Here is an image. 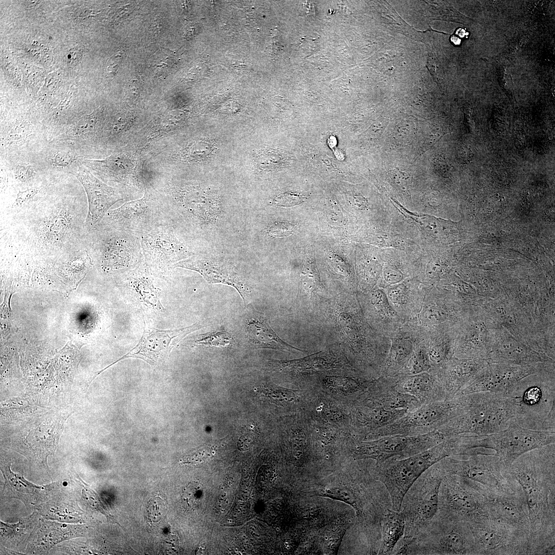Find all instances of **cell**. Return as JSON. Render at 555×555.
Segmentation results:
<instances>
[{
	"mask_svg": "<svg viewBox=\"0 0 555 555\" xmlns=\"http://www.w3.org/2000/svg\"><path fill=\"white\" fill-rule=\"evenodd\" d=\"M553 443H555L554 431L528 429L512 420L506 428L489 435H457L455 455H464L468 450L476 448L492 450L507 466L525 453Z\"/></svg>",
	"mask_w": 555,
	"mask_h": 555,
	"instance_id": "obj_4",
	"label": "cell"
},
{
	"mask_svg": "<svg viewBox=\"0 0 555 555\" xmlns=\"http://www.w3.org/2000/svg\"><path fill=\"white\" fill-rule=\"evenodd\" d=\"M320 495L349 505L355 510L357 515L363 517L365 497L359 489L348 486L330 487L322 490Z\"/></svg>",
	"mask_w": 555,
	"mask_h": 555,
	"instance_id": "obj_29",
	"label": "cell"
},
{
	"mask_svg": "<svg viewBox=\"0 0 555 555\" xmlns=\"http://www.w3.org/2000/svg\"><path fill=\"white\" fill-rule=\"evenodd\" d=\"M485 491V488L470 480L445 473L437 514L468 523L490 518Z\"/></svg>",
	"mask_w": 555,
	"mask_h": 555,
	"instance_id": "obj_7",
	"label": "cell"
},
{
	"mask_svg": "<svg viewBox=\"0 0 555 555\" xmlns=\"http://www.w3.org/2000/svg\"><path fill=\"white\" fill-rule=\"evenodd\" d=\"M391 176L395 184L402 190L409 191L411 181L408 174L401 171L394 170L391 172Z\"/></svg>",
	"mask_w": 555,
	"mask_h": 555,
	"instance_id": "obj_42",
	"label": "cell"
},
{
	"mask_svg": "<svg viewBox=\"0 0 555 555\" xmlns=\"http://www.w3.org/2000/svg\"><path fill=\"white\" fill-rule=\"evenodd\" d=\"M63 428L64 423L60 422L42 423L29 432L26 442L32 452L46 462L49 455L54 454Z\"/></svg>",
	"mask_w": 555,
	"mask_h": 555,
	"instance_id": "obj_26",
	"label": "cell"
},
{
	"mask_svg": "<svg viewBox=\"0 0 555 555\" xmlns=\"http://www.w3.org/2000/svg\"><path fill=\"white\" fill-rule=\"evenodd\" d=\"M214 450L209 447H205L197 451L193 454L188 456L187 461L191 463H198L205 461L213 456Z\"/></svg>",
	"mask_w": 555,
	"mask_h": 555,
	"instance_id": "obj_45",
	"label": "cell"
},
{
	"mask_svg": "<svg viewBox=\"0 0 555 555\" xmlns=\"http://www.w3.org/2000/svg\"><path fill=\"white\" fill-rule=\"evenodd\" d=\"M297 226L287 221H276L272 223L268 228V234L274 237H287L292 234Z\"/></svg>",
	"mask_w": 555,
	"mask_h": 555,
	"instance_id": "obj_36",
	"label": "cell"
},
{
	"mask_svg": "<svg viewBox=\"0 0 555 555\" xmlns=\"http://www.w3.org/2000/svg\"><path fill=\"white\" fill-rule=\"evenodd\" d=\"M393 554L474 555V541L468 522L436 514L418 534L402 538Z\"/></svg>",
	"mask_w": 555,
	"mask_h": 555,
	"instance_id": "obj_3",
	"label": "cell"
},
{
	"mask_svg": "<svg viewBox=\"0 0 555 555\" xmlns=\"http://www.w3.org/2000/svg\"><path fill=\"white\" fill-rule=\"evenodd\" d=\"M82 51L81 48L74 47L69 50L67 55L68 65L69 67L76 66L81 60Z\"/></svg>",
	"mask_w": 555,
	"mask_h": 555,
	"instance_id": "obj_47",
	"label": "cell"
},
{
	"mask_svg": "<svg viewBox=\"0 0 555 555\" xmlns=\"http://www.w3.org/2000/svg\"><path fill=\"white\" fill-rule=\"evenodd\" d=\"M38 192L39 189L35 188L23 191H19L14 202V206L18 208L27 203L36 195Z\"/></svg>",
	"mask_w": 555,
	"mask_h": 555,
	"instance_id": "obj_46",
	"label": "cell"
},
{
	"mask_svg": "<svg viewBox=\"0 0 555 555\" xmlns=\"http://www.w3.org/2000/svg\"><path fill=\"white\" fill-rule=\"evenodd\" d=\"M432 368V366L428 354L427 348L417 347L415 349L401 376L417 374L428 372Z\"/></svg>",
	"mask_w": 555,
	"mask_h": 555,
	"instance_id": "obj_31",
	"label": "cell"
},
{
	"mask_svg": "<svg viewBox=\"0 0 555 555\" xmlns=\"http://www.w3.org/2000/svg\"><path fill=\"white\" fill-rule=\"evenodd\" d=\"M394 378V387L397 391L414 396L419 400L421 405L446 400L435 369L432 368L428 372Z\"/></svg>",
	"mask_w": 555,
	"mask_h": 555,
	"instance_id": "obj_22",
	"label": "cell"
},
{
	"mask_svg": "<svg viewBox=\"0 0 555 555\" xmlns=\"http://www.w3.org/2000/svg\"><path fill=\"white\" fill-rule=\"evenodd\" d=\"M462 413L438 431L446 438L468 434L483 436L506 428L516 415L513 397L502 393L488 392L462 395Z\"/></svg>",
	"mask_w": 555,
	"mask_h": 555,
	"instance_id": "obj_2",
	"label": "cell"
},
{
	"mask_svg": "<svg viewBox=\"0 0 555 555\" xmlns=\"http://www.w3.org/2000/svg\"><path fill=\"white\" fill-rule=\"evenodd\" d=\"M485 494L490 517L527 535L530 541L531 527L525 496L495 494L487 489Z\"/></svg>",
	"mask_w": 555,
	"mask_h": 555,
	"instance_id": "obj_18",
	"label": "cell"
},
{
	"mask_svg": "<svg viewBox=\"0 0 555 555\" xmlns=\"http://www.w3.org/2000/svg\"><path fill=\"white\" fill-rule=\"evenodd\" d=\"M388 297L391 302L395 305H400L406 303L405 287L398 285L388 291Z\"/></svg>",
	"mask_w": 555,
	"mask_h": 555,
	"instance_id": "obj_44",
	"label": "cell"
},
{
	"mask_svg": "<svg viewBox=\"0 0 555 555\" xmlns=\"http://www.w3.org/2000/svg\"><path fill=\"white\" fill-rule=\"evenodd\" d=\"M407 413L387 408L370 394L354 405L351 420L358 436L363 440L372 433L394 422Z\"/></svg>",
	"mask_w": 555,
	"mask_h": 555,
	"instance_id": "obj_19",
	"label": "cell"
},
{
	"mask_svg": "<svg viewBox=\"0 0 555 555\" xmlns=\"http://www.w3.org/2000/svg\"><path fill=\"white\" fill-rule=\"evenodd\" d=\"M301 278L304 288L308 292H312L319 286L318 275L313 264H307L304 266Z\"/></svg>",
	"mask_w": 555,
	"mask_h": 555,
	"instance_id": "obj_35",
	"label": "cell"
},
{
	"mask_svg": "<svg viewBox=\"0 0 555 555\" xmlns=\"http://www.w3.org/2000/svg\"><path fill=\"white\" fill-rule=\"evenodd\" d=\"M445 474L439 461L422 473L405 494L400 510L405 521L403 538L416 536L437 514Z\"/></svg>",
	"mask_w": 555,
	"mask_h": 555,
	"instance_id": "obj_6",
	"label": "cell"
},
{
	"mask_svg": "<svg viewBox=\"0 0 555 555\" xmlns=\"http://www.w3.org/2000/svg\"><path fill=\"white\" fill-rule=\"evenodd\" d=\"M520 381L508 394L516 404L513 421L523 427L542 431L543 422L555 405L554 383L524 385Z\"/></svg>",
	"mask_w": 555,
	"mask_h": 555,
	"instance_id": "obj_11",
	"label": "cell"
},
{
	"mask_svg": "<svg viewBox=\"0 0 555 555\" xmlns=\"http://www.w3.org/2000/svg\"><path fill=\"white\" fill-rule=\"evenodd\" d=\"M153 196L145 187L142 197L108 210L102 219H106L107 224L118 230L142 235L155 226L159 216V205Z\"/></svg>",
	"mask_w": 555,
	"mask_h": 555,
	"instance_id": "obj_13",
	"label": "cell"
},
{
	"mask_svg": "<svg viewBox=\"0 0 555 555\" xmlns=\"http://www.w3.org/2000/svg\"><path fill=\"white\" fill-rule=\"evenodd\" d=\"M464 406L463 395L421 405L394 422L372 433L364 440L393 435L415 436L438 431L460 414Z\"/></svg>",
	"mask_w": 555,
	"mask_h": 555,
	"instance_id": "obj_8",
	"label": "cell"
},
{
	"mask_svg": "<svg viewBox=\"0 0 555 555\" xmlns=\"http://www.w3.org/2000/svg\"><path fill=\"white\" fill-rule=\"evenodd\" d=\"M232 337L225 330H218L196 336L194 343L197 345L225 347L231 344Z\"/></svg>",
	"mask_w": 555,
	"mask_h": 555,
	"instance_id": "obj_32",
	"label": "cell"
},
{
	"mask_svg": "<svg viewBox=\"0 0 555 555\" xmlns=\"http://www.w3.org/2000/svg\"><path fill=\"white\" fill-rule=\"evenodd\" d=\"M81 164L106 181L126 184L140 179V162L131 152H117L102 160L83 159Z\"/></svg>",
	"mask_w": 555,
	"mask_h": 555,
	"instance_id": "obj_17",
	"label": "cell"
},
{
	"mask_svg": "<svg viewBox=\"0 0 555 555\" xmlns=\"http://www.w3.org/2000/svg\"><path fill=\"white\" fill-rule=\"evenodd\" d=\"M183 207L198 219L206 223H214L221 213L218 202L210 195L197 188L175 193Z\"/></svg>",
	"mask_w": 555,
	"mask_h": 555,
	"instance_id": "obj_24",
	"label": "cell"
},
{
	"mask_svg": "<svg viewBox=\"0 0 555 555\" xmlns=\"http://www.w3.org/2000/svg\"><path fill=\"white\" fill-rule=\"evenodd\" d=\"M474 541V555L531 554L530 539L496 520L468 523Z\"/></svg>",
	"mask_w": 555,
	"mask_h": 555,
	"instance_id": "obj_10",
	"label": "cell"
},
{
	"mask_svg": "<svg viewBox=\"0 0 555 555\" xmlns=\"http://www.w3.org/2000/svg\"><path fill=\"white\" fill-rule=\"evenodd\" d=\"M438 431L415 435H393L357 442L353 452L356 459H371L376 463L388 459H403L424 451L443 441Z\"/></svg>",
	"mask_w": 555,
	"mask_h": 555,
	"instance_id": "obj_9",
	"label": "cell"
},
{
	"mask_svg": "<svg viewBox=\"0 0 555 555\" xmlns=\"http://www.w3.org/2000/svg\"><path fill=\"white\" fill-rule=\"evenodd\" d=\"M247 332L250 342L255 348L305 352L281 339L270 326L267 319L258 313L248 320Z\"/></svg>",
	"mask_w": 555,
	"mask_h": 555,
	"instance_id": "obj_25",
	"label": "cell"
},
{
	"mask_svg": "<svg viewBox=\"0 0 555 555\" xmlns=\"http://www.w3.org/2000/svg\"><path fill=\"white\" fill-rule=\"evenodd\" d=\"M386 281L390 283H396L400 280L401 275L400 272L393 269L386 270L384 273Z\"/></svg>",
	"mask_w": 555,
	"mask_h": 555,
	"instance_id": "obj_49",
	"label": "cell"
},
{
	"mask_svg": "<svg viewBox=\"0 0 555 555\" xmlns=\"http://www.w3.org/2000/svg\"><path fill=\"white\" fill-rule=\"evenodd\" d=\"M202 494V487L197 482H192L184 487L182 493V499L190 508L197 505Z\"/></svg>",
	"mask_w": 555,
	"mask_h": 555,
	"instance_id": "obj_34",
	"label": "cell"
},
{
	"mask_svg": "<svg viewBox=\"0 0 555 555\" xmlns=\"http://www.w3.org/2000/svg\"><path fill=\"white\" fill-rule=\"evenodd\" d=\"M504 474L520 486L531 527V554L555 553V445L520 456L504 466Z\"/></svg>",
	"mask_w": 555,
	"mask_h": 555,
	"instance_id": "obj_1",
	"label": "cell"
},
{
	"mask_svg": "<svg viewBox=\"0 0 555 555\" xmlns=\"http://www.w3.org/2000/svg\"><path fill=\"white\" fill-rule=\"evenodd\" d=\"M450 40L455 45H459L461 42V40L455 34L451 36Z\"/></svg>",
	"mask_w": 555,
	"mask_h": 555,
	"instance_id": "obj_51",
	"label": "cell"
},
{
	"mask_svg": "<svg viewBox=\"0 0 555 555\" xmlns=\"http://www.w3.org/2000/svg\"><path fill=\"white\" fill-rule=\"evenodd\" d=\"M435 168L442 174H449L450 171V165L446 160L442 158H438L435 162Z\"/></svg>",
	"mask_w": 555,
	"mask_h": 555,
	"instance_id": "obj_48",
	"label": "cell"
},
{
	"mask_svg": "<svg viewBox=\"0 0 555 555\" xmlns=\"http://www.w3.org/2000/svg\"><path fill=\"white\" fill-rule=\"evenodd\" d=\"M321 413L324 420L330 423H337L343 419L341 411L332 404H325L321 407Z\"/></svg>",
	"mask_w": 555,
	"mask_h": 555,
	"instance_id": "obj_41",
	"label": "cell"
},
{
	"mask_svg": "<svg viewBox=\"0 0 555 555\" xmlns=\"http://www.w3.org/2000/svg\"><path fill=\"white\" fill-rule=\"evenodd\" d=\"M184 121L183 113L179 112L163 120L160 125H158V129L162 133H168L179 128L182 125Z\"/></svg>",
	"mask_w": 555,
	"mask_h": 555,
	"instance_id": "obj_39",
	"label": "cell"
},
{
	"mask_svg": "<svg viewBox=\"0 0 555 555\" xmlns=\"http://www.w3.org/2000/svg\"><path fill=\"white\" fill-rule=\"evenodd\" d=\"M33 170L31 166L26 163L18 164L15 170V177L22 182H26L30 180L33 177Z\"/></svg>",
	"mask_w": 555,
	"mask_h": 555,
	"instance_id": "obj_43",
	"label": "cell"
},
{
	"mask_svg": "<svg viewBox=\"0 0 555 555\" xmlns=\"http://www.w3.org/2000/svg\"><path fill=\"white\" fill-rule=\"evenodd\" d=\"M375 476L386 488L392 509L400 511L403 497L416 479L427 470L419 454L403 459H388L375 464Z\"/></svg>",
	"mask_w": 555,
	"mask_h": 555,
	"instance_id": "obj_12",
	"label": "cell"
},
{
	"mask_svg": "<svg viewBox=\"0 0 555 555\" xmlns=\"http://www.w3.org/2000/svg\"><path fill=\"white\" fill-rule=\"evenodd\" d=\"M305 199V197L299 194L286 193L276 196L273 203L278 206L291 207L302 203Z\"/></svg>",
	"mask_w": 555,
	"mask_h": 555,
	"instance_id": "obj_38",
	"label": "cell"
},
{
	"mask_svg": "<svg viewBox=\"0 0 555 555\" xmlns=\"http://www.w3.org/2000/svg\"><path fill=\"white\" fill-rule=\"evenodd\" d=\"M174 267L184 268L197 271L209 283H221L231 286L237 290L245 305L248 301L250 293L248 287L229 265L191 256L178 262Z\"/></svg>",
	"mask_w": 555,
	"mask_h": 555,
	"instance_id": "obj_20",
	"label": "cell"
},
{
	"mask_svg": "<svg viewBox=\"0 0 555 555\" xmlns=\"http://www.w3.org/2000/svg\"><path fill=\"white\" fill-rule=\"evenodd\" d=\"M104 249L103 262L106 267L118 269L129 264L134 255L137 254L134 245L124 239L112 240Z\"/></svg>",
	"mask_w": 555,
	"mask_h": 555,
	"instance_id": "obj_28",
	"label": "cell"
},
{
	"mask_svg": "<svg viewBox=\"0 0 555 555\" xmlns=\"http://www.w3.org/2000/svg\"><path fill=\"white\" fill-rule=\"evenodd\" d=\"M209 147L205 142L197 141L184 149V157L193 161L199 160L207 154Z\"/></svg>",
	"mask_w": 555,
	"mask_h": 555,
	"instance_id": "obj_37",
	"label": "cell"
},
{
	"mask_svg": "<svg viewBox=\"0 0 555 555\" xmlns=\"http://www.w3.org/2000/svg\"><path fill=\"white\" fill-rule=\"evenodd\" d=\"M71 173L81 182L86 192L88 212L85 225L87 228H92L101 221L114 204L124 198L117 189L98 179L82 164L77 165Z\"/></svg>",
	"mask_w": 555,
	"mask_h": 555,
	"instance_id": "obj_16",
	"label": "cell"
},
{
	"mask_svg": "<svg viewBox=\"0 0 555 555\" xmlns=\"http://www.w3.org/2000/svg\"><path fill=\"white\" fill-rule=\"evenodd\" d=\"M531 369L496 367L489 369L472 378L457 395L477 392H493L508 394Z\"/></svg>",
	"mask_w": 555,
	"mask_h": 555,
	"instance_id": "obj_21",
	"label": "cell"
},
{
	"mask_svg": "<svg viewBox=\"0 0 555 555\" xmlns=\"http://www.w3.org/2000/svg\"><path fill=\"white\" fill-rule=\"evenodd\" d=\"M439 461L445 473L467 478L493 493L524 496L516 481L505 475L504 465L494 452L452 455Z\"/></svg>",
	"mask_w": 555,
	"mask_h": 555,
	"instance_id": "obj_5",
	"label": "cell"
},
{
	"mask_svg": "<svg viewBox=\"0 0 555 555\" xmlns=\"http://www.w3.org/2000/svg\"><path fill=\"white\" fill-rule=\"evenodd\" d=\"M202 327L199 323H195L188 327L170 330L145 327L137 344L115 363L124 359L136 358L154 364L166 358L184 337Z\"/></svg>",
	"mask_w": 555,
	"mask_h": 555,
	"instance_id": "obj_15",
	"label": "cell"
},
{
	"mask_svg": "<svg viewBox=\"0 0 555 555\" xmlns=\"http://www.w3.org/2000/svg\"><path fill=\"white\" fill-rule=\"evenodd\" d=\"M405 526V518L401 511L392 509L388 511L382 522L379 554H392L396 544L404 535Z\"/></svg>",
	"mask_w": 555,
	"mask_h": 555,
	"instance_id": "obj_27",
	"label": "cell"
},
{
	"mask_svg": "<svg viewBox=\"0 0 555 555\" xmlns=\"http://www.w3.org/2000/svg\"><path fill=\"white\" fill-rule=\"evenodd\" d=\"M83 160L79 159L76 154L71 152L61 151L55 154L53 157V163L58 167H68L72 164L81 162Z\"/></svg>",
	"mask_w": 555,
	"mask_h": 555,
	"instance_id": "obj_40",
	"label": "cell"
},
{
	"mask_svg": "<svg viewBox=\"0 0 555 555\" xmlns=\"http://www.w3.org/2000/svg\"><path fill=\"white\" fill-rule=\"evenodd\" d=\"M98 118L94 110L89 115H85L72 126V134L75 136H84L92 134L97 129Z\"/></svg>",
	"mask_w": 555,
	"mask_h": 555,
	"instance_id": "obj_33",
	"label": "cell"
},
{
	"mask_svg": "<svg viewBox=\"0 0 555 555\" xmlns=\"http://www.w3.org/2000/svg\"><path fill=\"white\" fill-rule=\"evenodd\" d=\"M455 35L457 36L459 38H465L467 39L469 35V32L467 30L466 28H458L457 29L455 32Z\"/></svg>",
	"mask_w": 555,
	"mask_h": 555,
	"instance_id": "obj_50",
	"label": "cell"
},
{
	"mask_svg": "<svg viewBox=\"0 0 555 555\" xmlns=\"http://www.w3.org/2000/svg\"><path fill=\"white\" fill-rule=\"evenodd\" d=\"M131 283L146 303L159 309H163L158 298L159 290L154 286L150 278L145 275L132 278Z\"/></svg>",
	"mask_w": 555,
	"mask_h": 555,
	"instance_id": "obj_30",
	"label": "cell"
},
{
	"mask_svg": "<svg viewBox=\"0 0 555 555\" xmlns=\"http://www.w3.org/2000/svg\"><path fill=\"white\" fill-rule=\"evenodd\" d=\"M450 363L436 370L446 400L453 399L467 384L477 366L476 363L466 361Z\"/></svg>",
	"mask_w": 555,
	"mask_h": 555,
	"instance_id": "obj_23",
	"label": "cell"
},
{
	"mask_svg": "<svg viewBox=\"0 0 555 555\" xmlns=\"http://www.w3.org/2000/svg\"><path fill=\"white\" fill-rule=\"evenodd\" d=\"M143 255L150 263L166 268L189 258L193 253L178 239L172 230L154 226L141 235Z\"/></svg>",
	"mask_w": 555,
	"mask_h": 555,
	"instance_id": "obj_14",
	"label": "cell"
}]
</instances>
